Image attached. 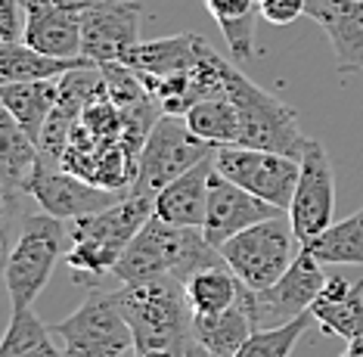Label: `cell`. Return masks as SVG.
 Masks as SVG:
<instances>
[{
    "instance_id": "obj_20",
    "label": "cell",
    "mask_w": 363,
    "mask_h": 357,
    "mask_svg": "<svg viewBox=\"0 0 363 357\" xmlns=\"http://www.w3.org/2000/svg\"><path fill=\"white\" fill-rule=\"evenodd\" d=\"M38 165H40L38 143L4 109L0 112V174H4L6 209H13L16 196H28V180Z\"/></svg>"
},
{
    "instance_id": "obj_22",
    "label": "cell",
    "mask_w": 363,
    "mask_h": 357,
    "mask_svg": "<svg viewBox=\"0 0 363 357\" xmlns=\"http://www.w3.org/2000/svg\"><path fill=\"white\" fill-rule=\"evenodd\" d=\"M87 56L78 60H60V56L40 53L28 47L26 40H0V84H13V81H50L75 69H90Z\"/></svg>"
},
{
    "instance_id": "obj_8",
    "label": "cell",
    "mask_w": 363,
    "mask_h": 357,
    "mask_svg": "<svg viewBox=\"0 0 363 357\" xmlns=\"http://www.w3.org/2000/svg\"><path fill=\"white\" fill-rule=\"evenodd\" d=\"M211 153H218V146L196 137L189 131L186 119L162 115L143 143V153H140L137 162V180L130 187V193L134 196L162 193L168 184H174L180 174H186L193 165L208 159Z\"/></svg>"
},
{
    "instance_id": "obj_26",
    "label": "cell",
    "mask_w": 363,
    "mask_h": 357,
    "mask_svg": "<svg viewBox=\"0 0 363 357\" xmlns=\"http://www.w3.org/2000/svg\"><path fill=\"white\" fill-rule=\"evenodd\" d=\"M301 248H308L320 264H363V205L351 218L308 239Z\"/></svg>"
},
{
    "instance_id": "obj_13",
    "label": "cell",
    "mask_w": 363,
    "mask_h": 357,
    "mask_svg": "<svg viewBox=\"0 0 363 357\" xmlns=\"http://www.w3.org/2000/svg\"><path fill=\"white\" fill-rule=\"evenodd\" d=\"M28 196L35 199L47 214H53V218L78 221V218H87V214H96V212H106V209H112V205H118L128 193L96 187V184H90V180L78 177V174L60 168V165L40 162L28 180Z\"/></svg>"
},
{
    "instance_id": "obj_30",
    "label": "cell",
    "mask_w": 363,
    "mask_h": 357,
    "mask_svg": "<svg viewBox=\"0 0 363 357\" xmlns=\"http://www.w3.org/2000/svg\"><path fill=\"white\" fill-rule=\"evenodd\" d=\"M298 16H308V0H261V19L270 25H292Z\"/></svg>"
},
{
    "instance_id": "obj_1",
    "label": "cell",
    "mask_w": 363,
    "mask_h": 357,
    "mask_svg": "<svg viewBox=\"0 0 363 357\" xmlns=\"http://www.w3.org/2000/svg\"><path fill=\"white\" fill-rule=\"evenodd\" d=\"M218 264H227L224 255L205 239L199 227H174L152 214L143 230L130 239L112 273L121 283H146V280L164 277L186 283L193 273L218 268Z\"/></svg>"
},
{
    "instance_id": "obj_17",
    "label": "cell",
    "mask_w": 363,
    "mask_h": 357,
    "mask_svg": "<svg viewBox=\"0 0 363 357\" xmlns=\"http://www.w3.org/2000/svg\"><path fill=\"white\" fill-rule=\"evenodd\" d=\"M214 174V153L186 174H180L174 184L155 193V218L174 224V227H199L208 212V180Z\"/></svg>"
},
{
    "instance_id": "obj_32",
    "label": "cell",
    "mask_w": 363,
    "mask_h": 357,
    "mask_svg": "<svg viewBox=\"0 0 363 357\" xmlns=\"http://www.w3.org/2000/svg\"><path fill=\"white\" fill-rule=\"evenodd\" d=\"M137 357H184V354L171 351V348H150V351H143V354H137Z\"/></svg>"
},
{
    "instance_id": "obj_3",
    "label": "cell",
    "mask_w": 363,
    "mask_h": 357,
    "mask_svg": "<svg viewBox=\"0 0 363 357\" xmlns=\"http://www.w3.org/2000/svg\"><path fill=\"white\" fill-rule=\"evenodd\" d=\"M118 304L125 320L134 329L137 354L150 348H171L177 354H193V308H189L186 286L174 277L146 280V283H121Z\"/></svg>"
},
{
    "instance_id": "obj_27",
    "label": "cell",
    "mask_w": 363,
    "mask_h": 357,
    "mask_svg": "<svg viewBox=\"0 0 363 357\" xmlns=\"http://www.w3.org/2000/svg\"><path fill=\"white\" fill-rule=\"evenodd\" d=\"M50 333L53 329H47L31 308L13 311L10 329L0 345V357H72L65 348H56L50 342Z\"/></svg>"
},
{
    "instance_id": "obj_33",
    "label": "cell",
    "mask_w": 363,
    "mask_h": 357,
    "mask_svg": "<svg viewBox=\"0 0 363 357\" xmlns=\"http://www.w3.org/2000/svg\"><path fill=\"white\" fill-rule=\"evenodd\" d=\"M342 357H363V336L354 339V342H348V348H345Z\"/></svg>"
},
{
    "instance_id": "obj_15",
    "label": "cell",
    "mask_w": 363,
    "mask_h": 357,
    "mask_svg": "<svg viewBox=\"0 0 363 357\" xmlns=\"http://www.w3.org/2000/svg\"><path fill=\"white\" fill-rule=\"evenodd\" d=\"M277 214H283L277 205L252 196L249 190L227 180L214 168L208 180V212H205V224H202V234L214 248H220L227 239H233L236 234L255 227V224L277 218Z\"/></svg>"
},
{
    "instance_id": "obj_24",
    "label": "cell",
    "mask_w": 363,
    "mask_h": 357,
    "mask_svg": "<svg viewBox=\"0 0 363 357\" xmlns=\"http://www.w3.org/2000/svg\"><path fill=\"white\" fill-rule=\"evenodd\" d=\"M205 10L218 22L233 60L249 65L255 60V22L261 16V0H205Z\"/></svg>"
},
{
    "instance_id": "obj_10",
    "label": "cell",
    "mask_w": 363,
    "mask_h": 357,
    "mask_svg": "<svg viewBox=\"0 0 363 357\" xmlns=\"http://www.w3.org/2000/svg\"><path fill=\"white\" fill-rule=\"evenodd\" d=\"M214 168L233 180L252 196L277 205L279 212L292 209V196L298 187L301 159L283 153H267V149H245V146H220L214 153Z\"/></svg>"
},
{
    "instance_id": "obj_4",
    "label": "cell",
    "mask_w": 363,
    "mask_h": 357,
    "mask_svg": "<svg viewBox=\"0 0 363 357\" xmlns=\"http://www.w3.org/2000/svg\"><path fill=\"white\" fill-rule=\"evenodd\" d=\"M224 97L239 115V146L301 159L308 137L298 131V112L289 109L277 94L258 87L233 62L224 65Z\"/></svg>"
},
{
    "instance_id": "obj_16",
    "label": "cell",
    "mask_w": 363,
    "mask_h": 357,
    "mask_svg": "<svg viewBox=\"0 0 363 357\" xmlns=\"http://www.w3.org/2000/svg\"><path fill=\"white\" fill-rule=\"evenodd\" d=\"M308 16L329 35L338 72H363V0H308Z\"/></svg>"
},
{
    "instance_id": "obj_29",
    "label": "cell",
    "mask_w": 363,
    "mask_h": 357,
    "mask_svg": "<svg viewBox=\"0 0 363 357\" xmlns=\"http://www.w3.org/2000/svg\"><path fill=\"white\" fill-rule=\"evenodd\" d=\"M313 314H301L298 320L286 323V326H277V329H255L249 336V342L236 351V357H289L292 348L298 345V339L311 329Z\"/></svg>"
},
{
    "instance_id": "obj_6",
    "label": "cell",
    "mask_w": 363,
    "mask_h": 357,
    "mask_svg": "<svg viewBox=\"0 0 363 357\" xmlns=\"http://www.w3.org/2000/svg\"><path fill=\"white\" fill-rule=\"evenodd\" d=\"M72 357H137V339L115 292H90L81 308L53 326Z\"/></svg>"
},
{
    "instance_id": "obj_25",
    "label": "cell",
    "mask_w": 363,
    "mask_h": 357,
    "mask_svg": "<svg viewBox=\"0 0 363 357\" xmlns=\"http://www.w3.org/2000/svg\"><path fill=\"white\" fill-rule=\"evenodd\" d=\"M184 286H186V298L193 314H205V317L230 311L239 302V295H242V283H239V277L227 264L193 273Z\"/></svg>"
},
{
    "instance_id": "obj_11",
    "label": "cell",
    "mask_w": 363,
    "mask_h": 357,
    "mask_svg": "<svg viewBox=\"0 0 363 357\" xmlns=\"http://www.w3.org/2000/svg\"><path fill=\"white\" fill-rule=\"evenodd\" d=\"M140 0H87L81 16V56L90 62H125L140 44Z\"/></svg>"
},
{
    "instance_id": "obj_5",
    "label": "cell",
    "mask_w": 363,
    "mask_h": 357,
    "mask_svg": "<svg viewBox=\"0 0 363 357\" xmlns=\"http://www.w3.org/2000/svg\"><path fill=\"white\" fill-rule=\"evenodd\" d=\"M72 234L65 230V221L53 214H26L16 246L6 255V292H10L13 311H26L35 304V298L50 283L56 261L65 255V239Z\"/></svg>"
},
{
    "instance_id": "obj_14",
    "label": "cell",
    "mask_w": 363,
    "mask_h": 357,
    "mask_svg": "<svg viewBox=\"0 0 363 357\" xmlns=\"http://www.w3.org/2000/svg\"><path fill=\"white\" fill-rule=\"evenodd\" d=\"M84 6L87 0H22V19H26L22 40L40 53L78 60Z\"/></svg>"
},
{
    "instance_id": "obj_12",
    "label": "cell",
    "mask_w": 363,
    "mask_h": 357,
    "mask_svg": "<svg viewBox=\"0 0 363 357\" xmlns=\"http://www.w3.org/2000/svg\"><path fill=\"white\" fill-rule=\"evenodd\" d=\"M333 212H335L333 162H329L323 143L308 137L304 140V153H301L298 187H295L292 209H289V221L295 227L298 246H304L317 234H323L326 227H333Z\"/></svg>"
},
{
    "instance_id": "obj_31",
    "label": "cell",
    "mask_w": 363,
    "mask_h": 357,
    "mask_svg": "<svg viewBox=\"0 0 363 357\" xmlns=\"http://www.w3.org/2000/svg\"><path fill=\"white\" fill-rule=\"evenodd\" d=\"M22 0H0V40H22Z\"/></svg>"
},
{
    "instance_id": "obj_28",
    "label": "cell",
    "mask_w": 363,
    "mask_h": 357,
    "mask_svg": "<svg viewBox=\"0 0 363 357\" xmlns=\"http://www.w3.org/2000/svg\"><path fill=\"white\" fill-rule=\"evenodd\" d=\"M186 124L199 140L211 146H239V115L227 97H214L196 103L186 115Z\"/></svg>"
},
{
    "instance_id": "obj_7",
    "label": "cell",
    "mask_w": 363,
    "mask_h": 357,
    "mask_svg": "<svg viewBox=\"0 0 363 357\" xmlns=\"http://www.w3.org/2000/svg\"><path fill=\"white\" fill-rule=\"evenodd\" d=\"M295 227L289 214H277L255 227L236 234L220 246L227 268L239 277L245 289H267L274 286L295 261Z\"/></svg>"
},
{
    "instance_id": "obj_23",
    "label": "cell",
    "mask_w": 363,
    "mask_h": 357,
    "mask_svg": "<svg viewBox=\"0 0 363 357\" xmlns=\"http://www.w3.org/2000/svg\"><path fill=\"white\" fill-rule=\"evenodd\" d=\"M56 99H60V78L50 81H13V84H0V106L16 119L26 134L40 140L47 119H50Z\"/></svg>"
},
{
    "instance_id": "obj_21",
    "label": "cell",
    "mask_w": 363,
    "mask_h": 357,
    "mask_svg": "<svg viewBox=\"0 0 363 357\" xmlns=\"http://www.w3.org/2000/svg\"><path fill=\"white\" fill-rule=\"evenodd\" d=\"M255 333L252 326V314L245 304V286L239 302L224 314H193V339L208 357H236V351L249 342V336Z\"/></svg>"
},
{
    "instance_id": "obj_19",
    "label": "cell",
    "mask_w": 363,
    "mask_h": 357,
    "mask_svg": "<svg viewBox=\"0 0 363 357\" xmlns=\"http://www.w3.org/2000/svg\"><path fill=\"white\" fill-rule=\"evenodd\" d=\"M199 47H202V35H193V31L159 38V40H140L121 65L134 69L137 75L171 78V75L193 72L199 65Z\"/></svg>"
},
{
    "instance_id": "obj_2",
    "label": "cell",
    "mask_w": 363,
    "mask_h": 357,
    "mask_svg": "<svg viewBox=\"0 0 363 357\" xmlns=\"http://www.w3.org/2000/svg\"><path fill=\"white\" fill-rule=\"evenodd\" d=\"M155 214V196H125L118 205L87 218L72 221V248L65 252V264L78 283L94 286L103 273H112L143 224Z\"/></svg>"
},
{
    "instance_id": "obj_9",
    "label": "cell",
    "mask_w": 363,
    "mask_h": 357,
    "mask_svg": "<svg viewBox=\"0 0 363 357\" xmlns=\"http://www.w3.org/2000/svg\"><path fill=\"white\" fill-rule=\"evenodd\" d=\"M326 277L323 264H320L308 248L298 246L292 268L267 289H245V304L252 314L255 329H277L286 323L298 320L301 314L311 311V304L317 302V295L323 292Z\"/></svg>"
},
{
    "instance_id": "obj_18",
    "label": "cell",
    "mask_w": 363,
    "mask_h": 357,
    "mask_svg": "<svg viewBox=\"0 0 363 357\" xmlns=\"http://www.w3.org/2000/svg\"><path fill=\"white\" fill-rule=\"evenodd\" d=\"M311 314L323 333L354 342L363 336V280L326 277L323 292L311 304Z\"/></svg>"
}]
</instances>
